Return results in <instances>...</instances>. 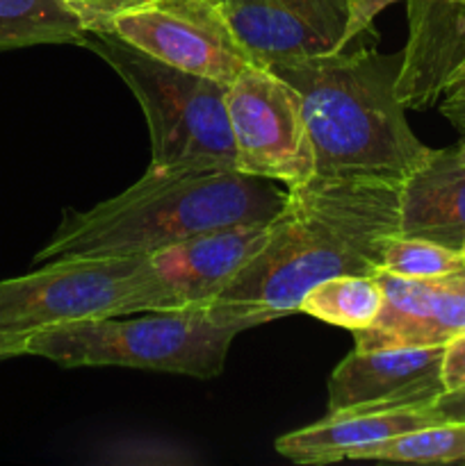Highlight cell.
Instances as JSON below:
<instances>
[{"label":"cell","instance_id":"obj_20","mask_svg":"<svg viewBox=\"0 0 465 466\" xmlns=\"http://www.w3.org/2000/svg\"><path fill=\"white\" fill-rule=\"evenodd\" d=\"M87 32H109L112 21L149 0H59Z\"/></svg>","mask_w":465,"mask_h":466},{"label":"cell","instance_id":"obj_11","mask_svg":"<svg viewBox=\"0 0 465 466\" xmlns=\"http://www.w3.org/2000/svg\"><path fill=\"white\" fill-rule=\"evenodd\" d=\"M386 303L377 321L354 332L356 349L445 346L465 332V267L438 278H399L378 268Z\"/></svg>","mask_w":465,"mask_h":466},{"label":"cell","instance_id":"obj_19","mask_svg":"<svg viewBox=\"0 0 465 466\" xmlns=\"http://www.w3.org/2000/svg\"><path fill=\"white\" fill-rule=\"evenodd\" d=\"M465 267V255L424 237L397 235L388 241L383 271L399 278H438Z\"/></svg>","mask_w":465,"mask_h":466},{"label":"cell","instance_id":"obj_21","mask_svg":"<svg viewBox=\"0 0 465 466\" xmlns=\"http://www.w3.org/2000/svg\"><path fill=\"white\" fill-rule=\"evenodd\" d=\"M440 100L442 114H445L454 126L465 130V57L460 59L456 71L451 73V77L447 80Z\"/></svg>","mask_w":465,"mask_h":466},{"label":"cell","instance_id":"obj_13","mask_svg":"<svg viewBox=\"0 0 465 466\" xmlns=\"http://www.w3.org/2000/svg\"><path fill=\"white\" fill-rule=\"evenodd\" d=\"M410 39L401 53L397 96L404 107H429L465 57V0H408Z\"/></svg>","mask_w":465,"mask_h":466},{"label":"cell","instance_id":"obj_16","mask_svg":"<svg viewBox=\"0 0 465 466\" xmlns=\"http://www.w3.org/2000/svg\"><path fill=\"white\" fill-rule=\"evenodd\" d=\"M386 294L377 276H336L304 294L299 312L351 332L365 330L381 314Z\"/></svg>","mask_w":465,"mask_h":466},{"label":"cell","instance_id":"obj_10","mask_svg":"<svg viewBox=\"0 0 465 466\" xmlns=\"http://www.w3.org/2000/svg\"><path fill=\"white\" fill-rule=\"evenodd\" d=\"M445 346L354 349L328 378V412L431 410L445 394Z\"/></svg>","mask_w":465,"mask_h":466},{"label":"cell","instance_id":"obj_27","mask_svg":"<svg viewBox=\"0 0 465 466\" xmlns=\"http://www.w3.org/2000/svg\"><path fill=\"white\" fill-rule=\"evenodd\" d=\"M460 253L465 255V235H463V241H460Z\"/></svg>","mask_w":465,"mask_h":466},{"label":"cell","instance_id":"obj_22","mask_svg":"<svg viewBox=\"0 0 465 466\" xmlns=\"http://www.w3.org/2000/svg\"><path fill=\"white\" fill-rule=\"evenodd\" d=\"M442 382L447 391L465 390V332L445 344L442 355Z\"/></svg>","mask_w":465,"mask_h":466},{"label":"cell","instance_id":"obj_12","mask_svg":"<svg viewBox=\"0 0 465 466\" xmlns=\"http://www.w3.org/2000/svg\"><path fill=\"white\" fill-rule=\"evenodd\" d=\"M269 223H244L203 232L149 255L171 309L212 305L228 282L264 246Z\"/></svg>","mask_w":465,"mask_h":466},{"label":"cell","instance_id":"obj_9","mask_svg":"<svg viewBox=\"0 0 465 466\" xmlns=\"http://www.w3.org/2000/svg\"><path fill=\"white\" fill-rule=\"evenodd\" d=\"M255 66L278 68L345 50L349 0H222Z\"/></svg>","mask_w":465,"mask_h":466},{"label":"cell","instance_id":"obj_26","mask_svg":"<svg viewBox=\"0 0 465 466\" xmlns=\"http://www.w3.org/2000/svg\"><path fill=\"white\" fill-rule=\"evenodd\" d=\"M454 150H456V155H459V157L463 159V162H465V139L460 141L459 146H454Z\"/></svg>","mask_w":465,"mask_h":466},{"label":"cell","instance_id":"obj_5","mask_svg":"<svg viewBox=\"0 0 465 466\" xmlns=\"http://www.w3.org/2000/svg\"><path fill=\"white\" fill-rule=\"evenodd\" d=\"M82 48L114 68L144 109L155 171H237L228 85L150 57L114 32H87Z\"/></svg>","mask_w":465,"mask_h":466},{"label":"cell","instance_id":"obj_23","mask_svg":"<svg viewBox=\"0 0 465 466\" xmlns=\"http://www.w3.org/2000/svg\"><path fill=\"white\" fill-rule=\"evenodd\" d=\"M351 3V14H349V25L345 32V44L349 48L351 41L358 39L360 35L369 30L374 18L383 12L386 7H390L397 0H349Z\"/></svg>","mask_w":465,"mask_h":466},{"label":"cell","instance_id":"obj_15","mask_svg":"<svg viewBox=\"0 0 465 466\" xmlns=\"http://www.w3.org/2000/svg\"><path fill=\"white\" fill-rule=\"evenodd\" d=\"M401 235L460 250L465 235V162L454 148L433 150L401 187Z\"/></svg>","mask_w":465,"mask_h":466},{"label":"cell","instance_id":"obj_8","mask_svg":"<svg viewBox=\"0 0 465 466\" xmlns=\"http://www.w3.org/2000/svg\"><path fill=\"white\" fill-rule=\"evenodd\" d=\"M109 32L169 66L222 85L255 66L222 0H149L114 18Z\"/></svg>","mask_w":465,"mask_h":466},{"label":"cell","instance_id":"obj_17","mask_svg":"<svg viewBox=\"0 0 465 466\" xmlns=\"http://www.w3.org/2000/svg\"><path fill=\"white\" fill-rule=\"evenodd\" d=\"M87 30L59 0H0V53L32 46H80Z\"/></svg>","mask_w":465,"mask_h":466},{"label":"cell","instance_id":"obj_2","mask_svg":"<svg viewBox=\"0 0 465 466\" xmlns=\"http://www.w3.org/2000/svg\"><path fill=\"white\" fill-rule=\"evenodd\" d=\"M401 55L337 50L272 68L301 96L315 150V177L404 185L433 148L406 121L397 96Z\"/></svg>","mask_w":465,"mask_h":466},{"label":"cell","instance_id":"obj_3","mask_svg":"<svg viewBox=\"0 0 465 466\" xmlns=\"http://www.w3.org/2000/svg\"><path fill=\"white\" fill-rule=\"evenodd\" d=\"M287 189L240 171H155L85 212L68 209L35 262L62 258H132L203 232L269 223Z\"/></svg>","mask_w":465,"mask_h":466},{"label":"cell","instance_id":"obj_7","mask_svg":"<svg viewBox=\"0 0 465 466\" xmlns=\"http://www.w3.org/2000/svg\"><path fill=\"white\" fill-rule=\"evenodd\" d=\"M235 168L283 182L287 189L315 177V150L301 96L278 73L249 66L226 91Z\"/></svg>","mask_w":465,"mask_h":466},{"label":"cell","instance_id":"obj_14","mask_svg":"<svg viewBox=\"0 0 465 466\" xmlns=\"http://www.w3.org/2000/svg\"><path fill=\"white\" fill-rule=\"evenodd\" d=\"M442 423L431 410L326 414L313 426L278 437L276 451L296 464H333L358 460L360 453L419 428Z\"/></svg>","mask_w":465,"mask_h":466},{"label":"cell","instance_id":"obj_18","mask_svg":"<svg viewBox=\"0 0 465 466\" xmlns=\"http://www.w3.org/2000/svg\"><path fill=\"white\" fill-rule=\"evenodd\" d=\"M358 460L410 464L465 462V423L442 421L392 437V440L360 453Z\"/></svg>","mask_w":465,"mask_h":466},{"label":"cell","instance_id":"obj_25","mask_svg":"<svg viewBox=\"0 0 465 466\" xmlns=\"http://www.w3.org/2000/svg\"><path fill=\"white\" fill-rule=\"evenodd\" d=\"M27 337H30V332L0 330V362L9 358H21V355H26Z\"/></svg>","mask_w":465,"mask_h":466},{"label":"cell","instance_id":"obj_24","mask_svg":"<svg viewBox=\"0 0 465 466\" xmlns=\"http://www.w3.org/2000/svg\"><path fill=\"white\" fill-rule=\"evenodd\" d=\"M433 412L440 417V421L465 423V390L442 394L433 405Z\"/></svg>","mask_w":465,"mask_h":466},{"label":"cell","instance_id":"obj_6","mask_svg":"<svg viewBox=\"0 0 465 466\" xmlns=\"http://www.w3.org/2000/svg\"><path fill=\"white\" fill-rule=\"evenodd\" d=\"M171 309L149 255L62 258L0 280V330L35 332L59 323Z\"/></svg>","mask_w":465,"mask_h":466},{"label":"cell","instance_id":"obj_1","mask_svg":"<svg viewBox=\"0 0 465 466\" xmlns=\"http://www.w3.org/2000/svg\"><path fill=\"white\" fill-rule=\"evenodd\" d=\"M401 187L324 180L287 189L269 237L214 303L255 326L299 312L305 291L336 276H374L388 241L401 235Z\"/></svg>","mask_w":465,"mask_h":466},{"label":"cell","instance_id":"obj_4","mask_svg":"<svg viewBox=\"0 0 465 466\" xmlns=\"http://www.w3.org/2000/svg\"><path fill=\"white\" fill-rule=\"evenodd\" d=\"M253 319L226 305L155 309L141 317H103L39 328L27 337L26 355L59 367H126L176 376H222L228 350Z\"/></svg>","mask_w":465,"mask_h":466}]
</instances>
